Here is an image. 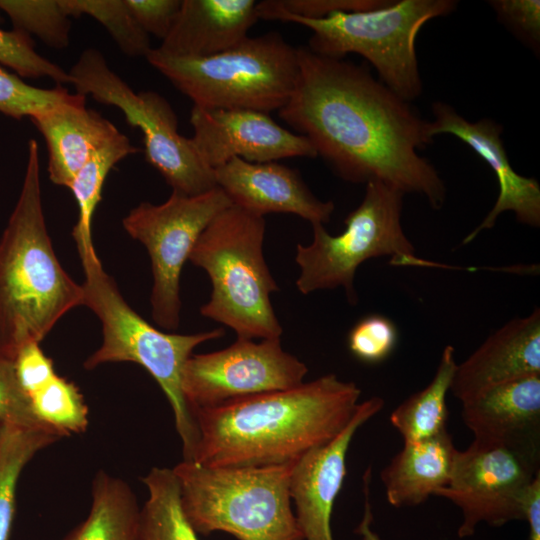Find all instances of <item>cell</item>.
Listing matches in <instances>:
<instances>
[{
	"label": "cell",
	"instance_id": "d590c367",
	"mask_svg": "<svg viewBox=\"0 0 540 540\" xmlns=\"http://www.w3.org/2000/svg\"><path fill=\"white\" fill-rule=\"evenodd\" d=\"M497 18L532 50L540 45L539 0H492L488 2Z\"/></svg>",
	"mask_w": 540,
	"mask_h": 540
},
{
	"label": "cell",
	"instance_id": "ab89813d",
	"mask_svg": "<svg viewBox=\"0 0 540 540\" xmlns=\"http://www.w3.org/2000/svg\"><path fill=\"white\" fill-rule=\"evenodd\" d=\"M371 468L365 471L363 476L364 513L360 523L355 529L362 540H382L377 532L372 529L373 514L370 502Z\"/></svg>",
	"mask_w": 540,
	"mask_h": 540
},
{
	"label": "cell",
	"instance_id": "277c9868",
	"mask_svg": "<svg viewBox=\"0 0 540 540\" xmlns=\"http://www.w3.org/2000/svg\"><path fill=\"white\" fill-rule=\"evenodd\" d=\"M80 259L85 275L83 305L98 317L103 334L101 346L85 360L84 368L92 370L105 363L133 362L146 369L170 403L182 443L183 460L191 461L198 431L182 391V371L193 350L224 336V329L194 334L162 332L128 305L114 279L104 270L96 251Z\"/></svg>",
	"mask_w": 540,
	"mask_h": 540
},
{
	"label": "cell",
	"instance_id": "7a4b0ae2",
	"mask_svg": "<svg viewBox=\"0 0 540 540\" xmlns=\"http://www.w3.org/2000/svg\"><path fill=\"white\" fill-rule=\"evenodd\" d=\"M360 396L354 382L327 374L293 388L196 409L198 441L191 461L212 468L294 463L347 425Z\"/></svg>",
	"mask_w": 540,
	"mask_h": 540
},
{
	"label": "cell",
	"instance_id": "4316f807",
	"mask_svg": "<svg viewBox=\"0 0 540 540\" xmlns=\"http://www.w3.org/2000/svg\"><path fill=\"white\" fill-rule=\"evenodd\" d=\"M141 481L148 498L140 511V540H199L182 510L173 470L154 467Z\"/></svg>",
	"mask_w": 540,
	"mask_h": 540
},
{
	"label": "cell",
	"instance_id": "4fadbf2b",
	"mask_svg": "<svg viewBox=\"0 0 540 540\" xmlns=\"http://www.w3.org/2000/svg\"><path fill=\"white\" fill-rule=\"evenodd\" d=\"M307 366L286 352L280 338H237L230 346L192 354L182 371V391L191 413L196 409L302 384ZM193 415V414H192Z\"/></svg>",
	"mask_w": 540,
	"mask_h": 540
},
{
	"label": "cell",
	"instance_id": "9a60e30c",
	"mask_svg": "<svg viewBox=\"0 0 540 540\" xmlns=\"http://www.w3.org/2000/svg\"><path fill=\"white\" fill-rule=\"evenodd\" d=\"M433 120L427 121V134L434 138L439 134L457 137L473 150L491 168L498 182L497 200L483 221L462 241L472 242L483 230L491 229L499 215L514 212L519 223L540 226V185L531 177L518 174L510 164L500 137L503 127L492 119L484 118L470 122L451 105L437 101L432 104Z\"/></svg>",
	"mask_w": 540,
	"mask_h": 540
},
{
	"label": "cell",
	"instance_id": "74e56055",
	"mask_svg": "<svg viewBox=\"0 0 540 540\" xmlns=\"http://www.w3.org/2000/svg\"><path fill=\"white\" fill-rule=\"evenodd\" d=\"M133 17L149 35L164 39L177 17L181 0H125Z\"/></svg>",
	"mask_w": 540,
	"mask_h": 540
},
{
	"label": "cell",
	"instance_id": "30bf717a",
	"mask_svg": "<svg viewBox=\"0 0 540 540\" xmlns=\"http://www.w3.org/2000/svg\"><path fill=\"white\" fill-rule=\"evenodd\" d=\"M68 74L76 93L119 108L128 124L141 130L146 160L172 191L193 196L217 186L214 170L200 158L191 138L178 132L177 116L163 96L135 92L94 48L84 50Z\"/></svg>",
	"mask_w": 540,
	"mask_h": 540
},
{
	"label": "cell",
	"instance_id": "603a6c76",
	"mask_svg": "<svg viewBox=\"0 0 540 540\" xmlns=\"http://www.w3.org/2000/svg\"><path fill=\"white\" fill-rule=\"evenodd\" d=\"M91 496L87 517L62 540H140L141 508L127 482L99 470Z\"/></svg>",
	"mask_w": 540,
	"mask_h": 540
},
{
	"label": "cell",
	"instance_id": "3957f363",
	"mask_svg": "<svg viewBox=\"0 0 540 540\" xmlns=\"http://www.w3.org/2000/svg\"><path fill=\"white\" fill-rule=\"evenodd\" d=\"M83 301L82 285L61 266L47 231L39 145L30 139L21 191L0 239V353L14 358L39 344Z\"/></svg>",
	"mask_w": 540,
	"mask_h": 540
},
{
	"label": "cell",
	"instance_id": "7402d4cb",
	"mask_svg": "<svg viewBox=\"0 0 540 540\" xmlns=\"http://www.w3.org/2000/svg\"><path fill=\"white\" fill-rule=\"evenodd\" d=\"M457 452L448 430L425 440L404 443L380 473L389 504L396 508L417 506L446 487Z\"/></svg>",
	"mask_w": 540,
	"mask_h": 540
},
{
	"label": "cell",
	"instance_id": "d6986e66",
	"mask_svg": "<svg viewBox=\"0 0 540 540\" xmlns=\"http://www.w3.org/2000/svg\"><path fill=\"white\" fill-rule=\"evenodd\" d=\"M253 0H182L168 35L157 49L169 56L204 58L248 37L259 19Z\"/></svg>",
	"mask_w": 540,
	"mask_h": 540
},
{
	"label": "cell",
	"instance_id": "52a82bcc",
	"mask_svg": "<svg viewBox=\"0 0 540 540\" xmlns=\"http://www.w3.org/2000/svg\"><path fill=\"white\" fill-rule=\"evenodd\" d=\"M146 59L195 106L208 109L279 111L299 72L297 48L277 32L248 36L209 57H173L156 48Z\"/></svg>",
	"mask_w": 540,
	"mask_h": 540
},
{
	"label": "cell",
	"instance_id": "ffe728a7",
	"mask_svg": "<svg viewBox=\"0 0 540 540\" xmlns=\"http://www.w3.org/2000/svg\"><path fill=\"white\" fill-rule=\"evenodd\" d=\"M86 96L75 97L31 119L48 150L51 182L69 188L79 170L120 131L108 119L86 107Z\"/></svg>",
	"mask_w": 540,
	"mask_h": 540
},
{
	"label": "cell",
	"instance_id": "1f68e13d",
	"mask_svg": "<svg viewBox=\"0 0 540 540\" xmlns=\"http://www.w3.org/2000/svg\"><path fill=\"white\" fill-rule=\"evenodd\" d=\"M1 23V17H0ZM0 64L25 78H49L56 84H70L69 74L34 49L30 36L18 29L0 27Z\"/></svg>",
	"mask_w": 540,
	"mask_h": 540
},
{
	"label": "cell",
	"instance_id": "5bb4252c",
	"mask_svg": "<svg viewBox=\"0 0 540 540\" xmlns=\"http://www.w3.org/2000/svg\"><path fill=\"white\" fill-rule=\"evenodd\" d=\"M191 141L212 170L233 158L271 162L293 157H317L302 135L276 123L267 113L245 109H208L193 106Z\"/></svg>",
	"mask_w": 540,
	"mask_h": 540
},
{
	"label": "cell",
	"instance_id": "cb8c5ba5",
	"mask_svg": "<svg viewBox=\"0 0 540 540\" xmlns=\"http://www.w3.org/2000/svg\"><path fill=\"white\" fill-rule=\"evenodd\" d=\"M456 366L455 350L447 345L430 383L391 412L390 423L402 436L404 443L425 440L448 430L446 398Z\"/></svg>",
	"mask_w": 540,
	"mask_h": 540
},
{
	"label": "cell",
	"instance_id": "8992f818",
	"mask_svg": "<svg viewBox=\"0 0 540 540\" xmlns=\"http://www.w3.org/2000/svg\"><path fill=\"white\" fill-rule=\"evenodd\" d=\"M294 463L212 468L183 460L172 470L182 510L197 534L222 531L238 540H303L289 491Z\"/></svg>",
	"mask_w": 540,
	"mask_h": 540
},
{
	"label": "cell",
	"instance_id": "7c38bea8",
	"mask_svg": "<svg viewBox=\"0 0 540 540\" xmlns=\"http://www.w3.org/2000/svg\"><path fill=\"white\" fill-rule=\"evenodd\" d=\"M540 474V443L473 440L458 450L451 480L434 496L461 511L458 537L473 536L479 524L501 527L524 520L526 492Z\"/></svg>",
	"mask_w": 540,
	"mask_h": 540
},
{
	"label": "cell",
	"instance_id": "e575fe53",
	"mask_svg": "<svg viewBox=\"0 0 540 540\" xmlns=\"http://www.w3.org/2000/svg\"><path fill=\"white\" fill-rule=\"evenodd\" d=\"M0 425L52 429L42 424L35 416L30 399L17 379L13 358L2 353H0Z\"/></svg>",
	"mask_w": 540,
	"mask_h": 540
},
{
	"label": "cell",
	"instance_id": "f35d334b",
	"mask_svg": "<svg viewBox=\"0 0 540 540\" xmlns=\"http://www.w3.org/2000/svg\"><path fill=\"white\" fill-rule=\"evenodd\" d=\"M524 520L529 527V540H540V474L530 484L524 499Z\"/></svg>",
	"mask_w": 540,
	"mask_h": 540
},
{
	"label": "cell",
	"instance_id": "ac0fdd59",
	"mask_svg": "<svg viewBox=\"0 0 540 540\" xmlns=\"http://www.w3.org/2000/svg\"><path fill=\"white\" fill-rule=\"evenodd\" d=\"M540 374V309L493 332L457 364L450 391L461 402L499 384Z\"/></svg>",
	"mask_w": 540,
	"mask_h": 540
},
{
	"label": "cell",
	"instance_id": "d6a6232c",
	"mask_svg": "<svg viewBox=\"0 0 540 540\" xmlns=\"http://www.w3.org/2000/svg\"><path fill=\"white\" fill-rule=\"evenodd\" d=\"M388 0H264L256 4L259 19L281 21L287 17L321 19L338 11L380 7Z\"/></svg>",
	"mask_w": 540,
	"mask_h": 540
},
{
	"label": "cell",
	"instance_id": "2e32d148",
	"mask_svg": "<svg viewBox=\"0 0 540 540\" xmlns=\"http://www.w3.org/2000/svg\"><path fill=\"white\" fill-rule=\"evenodd\" d=\"M384 400L360 402L347 425L329 442L312 449L293 466L289 491L303 540H334L331 516L346 475V457L354 435L378 414Z\"/></svg>",
	"mask_w": 540,
	"mask_h": 540
},
{
	"label": "cell",
	"instance_id": "9c48e42d",
	"mask_svg": "<svg viewBox=\"0 0 540 540\" xmlns=\"http://www.w3.org/2000/svg\"><path fill=\"white\" fill-rule=\"evenodd\" d=\"M404 195L380 181H370L359 206L345 218L341 234L330 235L323 224H312V242L296 247L299 292L306 295L342 287L348 301L355 304V273L364 261L390 256L393 264L417 265L420 259L401 223Z\"/></svg>",
	"mask_w": 540,
	"mask_h": 540
},
{
	"label": "cell",
	"instance_id": "e0dca14e",
	"mask_svg": "<svg viewBox=\"0 0 540 540\" xmlns=\"http://www.w3.org/2000/svg\"><path fill=\"white\" fill-rule=\"evenodd\" d=\"M216 185L232 204L263 216L269 213L297 215L312 224L328 223L335 205L318 199L297 170L271 162L233 158L214 169Z\"/></svg>",
	"mask_w": 540,
	"mask_h": 540
},
{
	"label": "cell",
	"instance_id": "44dd1931",
	"mask_svg": "<svg viewBox=\"0 0 540 540\" xmlns=\"http://www.w3.org/2000/svg\"><path fill=\"white\" fill-rule=\"evenodd\" d=\"M461 403L474 440L540 443V374L490 387Z\"/></svg>",
	"mask_w": 540,
	"mask_h": 540
},
{
	"label": "cell",
	"instance_id": "4dcf8cb0",
	"mask_svg": "<svg viewBox=\"0 0 540 540\" xmlns=\"http://www.w3.org/2000/svg\"><path fill=\"white\" fill-rule=\"evenodd\" d=\"M76 93H69L61 85L52 89L31 86L17 74L0 67V112L20 120L32 118L68 102Z\"/></svg>",
	"mask_w": 540,
	"mask_h": 540
},
{
	"label": "cell",
	"instance_id": "83f0119b",
	"mask_svg": "<svg viewBox=\"0 0 540 540\" xmlns=\"http://www.w3.org/2000/svg\"><path fill=\"white\" fill-rule=\"evenodd\" d=\"M29 399L37 419L64 437L86 431L89 424L88 406L72 381L56 374L29 395Z\"/></svg>",
	"mask_w": 540,
	"mask_h": 540
},
{
	"label": "cell",
	"instance_id": "8d00e7d4",
	"mask_svg": "<svg viewBox=\"0 0 540 540\" xmlns=\"http://www.w3.org/2000/svg\"><path fill=\"white\" fill-rule=\"evenodd\" d=\"M13 360L17 379L28 397L57 374L53 360L42 351L38 343L23 346Z\"/></svg>",
	"mask_w": 540,
	"mask_h": 540
},
{
	"label": "cell",
	"instance_id": "8fae6325",
	"mask_svg": "<svg viewBox=\"0 0 540 540\" xmlns=\"http://www.w3.org/2000/svg\"><path fill=\"white\" fill-rule=\"evenodd\" d=\"M231 205L226 193L216 186L193 196L172 191L164 203L142 202L124 217V229L146 247L151 259L150 303L158 326L166 330L178 328L183 265L203 230Z\"/></svg>",
	"mask_w": 540,
	"mask_h": 540
},
{
	"label": "cell",
	"instance_id": "484cf974",
	"mask_svg": "<svg viewBox=\"0 0 540 540\" xmlns=\"http://www.w3.org/2000/svg\"><path fill=\"white\" fill-rule=\"evenodd\" d=\"M137 152L139 148L132 145L125 134L119 132L94 154L71 182L69 189L78 206V219L72 235L79 256L95 251L92 240V220L101 200L106 177L119 161Z\"/></svg>",
	"mask_w": 540,
	"mask_h": 540
},
{
	"label": "cell",
	"instance_id": "ba28073f",
	"mask_svg": "<svg viewBox=\"0 0 540 540\" xmlns=\"http://www.w3.org/2000/svg\"><path fill=\"white\" fill-rule=\"evenodd\" d=\"M454 0H399L361 11H338L321 19L287 17L282 22L312 31L308 48L319 55L344 58L355 53L377 71L380 81L407 102L423 89L416 56L421 28L455 10Z\"/></svg>",
	"mask_w": 540,
	"mask_h": 540
},
{
	"label": "cell",
	"instance_id": "5b68a950",
	"mask_svg": "<svg viewBox=\"0 0 540 540\" xmlns=\"http://www.w3.org/2000/svg\"><path fill=\"white\" fill-rule=\"evenodd\" d=\"M265 227L263 216L231 205L203 230L188 259L212 285L201 315L230 327L237 338L274 339L283 331L270 299L279 287L263 254Z\"/></svg>",
	"mask_w": 540,
	"mask_h": 540
},
{
	"label": "cell",
	"instance_id": "6da1fadb",
	"mask_svg": "<svg viewBox=\"0 0 540 540\" xmlns=\"http://www.w3.org/2000/svg\"><path fill=\"white\" fill-rule=\"evenodd\" d=\"M297 53L296 85L279 117L306 137L341 179L380 181L442 208L445 184L418 153L433 140L427 120L367 67L316 54L307 46Z\"/></svg>",
	"mask_w": 540,
	"mask_h": 540
},
{
	"label": "cell",
	"instance_id": "f546056e",
	"mask_svg": "<svg viewBox=\"0 0 540 540\" xmlns=\"http://www.w3.org/2000/svg\"><path fill=\"white\" fill-rule=\"evenodd\" d=\"M0 10L15 29L34 34L46 45L56 49L69 45L71 22L61 0H0Z\"/></svg>",
	"mask_w": 540,
	"mask_h": 540
},
{
	"label": "cell",
	"instance_id": "f1b7e54d",
	"mask_svg": "<svg viewBox=\"0 0 540 540\" xmlns=\"http://www.w3.org/2000/svg\"><path fill=\"white\" fill-rule=\"evenodd\" d=\"M68 16L89 15L110 34L128 56H145L152 49L149 35L140 27L125 0H61Z\"/></svg>",
	"mask_w": 540,
	"mask_h": 540
},
{
	"label": "cell",
	"instance_id": "836d02e7",
	"mask_svg": "<svg viewBox=\"0 0 540 540\" xmlns=\"http://www.w3.org/2000/svg\"><path fill=\"white\" fill-rule=\"evenodd\" d=\"M397 343L394 323L381 315H369L359 320L348 334V348L359 361L375 364L385 360Z\"/></svg>",
	"mask_w": 540,
	"mask_h": 540
},
{
	"label": "cell",
	"instance_id": "d4e9b609",
	"mask_svg": "<svg viewBox=\"0 0 540 540\" xmlns=\"http://www.w3.org/2000/svg\"><path fill=\"white\" fill-rule=\"evenodd\" d=\"M64 436L49 428L0 425V540H11L17 486L23 469L41 450Z\"/></svg>",
	"mask_w": 540,
	"mask_h": 540
}]
</instances>
